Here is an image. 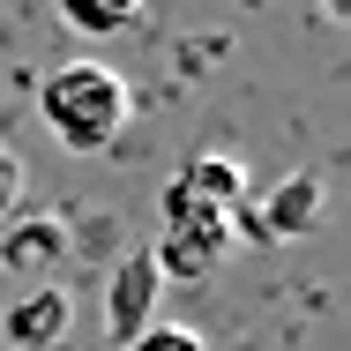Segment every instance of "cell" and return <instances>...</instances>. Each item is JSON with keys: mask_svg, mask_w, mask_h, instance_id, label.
<instances>
[{"mask_svg": "<svg viewBox=\"0 0 351 351\" xmlns=\"http://www.w3.org/2000/svg\"><path fill=\"white\" fill-rule=\"evenodd\" d=\"M128 112H135V90H128V75L105 68V60H60L38 82V128L60 142L68 157L112 149L120 128H128Z\"/></svg>", "mask_w": 351, "mask_h": 351, "instance_id": "cell-1", "label": "cell"}, {"mask_svg": "<svg viewBox=\"0 0 351 351\" xmlns=\"http://www.w3.org/2000/svg\"><path fill=\"white\" fill-rule=\"evenodd\" d=\"M157 210H165V239H149L157 277H172V284H210L217 269H224V254H232V210L202 202L180 172L165 180Z\"/></svg>", "mask_w": 351, "mask_h": 351, "instance_id": "cell-2", "label": "cell"}, {"mask_svg": "<svg viewBox=\"0 0 351 351\" xmlns=\"http://www.w3.org/2000/svg\"><path fill=\"white\" fill-rule=\"evenodd\" d=\"M157 299H165L157 254H149V247H128V254L112 262V277H105V337H112V351L135 344L142 329L157 322Z\"/></svg>", "mask_w": 351, "mask_h": 351, "instance_id": "cell-3", "label": "cell"}, {"mask_svg": "<svg viewBox=\"0 0 351 351\" xmlns=\"http://www.w3.org/2000/svg\"><path fill=\"white\" fill-rule=\"evenodd\" d=\"M75 329V299L60 284H30L23 299L0 306V344L8 351H60Z\"/></svg>", "mask_w": 351, "mask_h": 351, "instance_id": "cell-4", "label": "cell"}, {"mask_svg": "<svg viewBox=\"0 0 351 351\" xmlns=\"http://www.w3.org/2000/svg\"><path fill=\"white\" fill-rule=\"evenodd\" d=\"M314 224H322V180H314V172H284L277 187H269V202H262V210H247V232H254L262 247L306 239Z\"/></svg>", "mask_w": 351, "mask_h": 351, "instance_id": "cell-5", "label": "cell"}, {"mask_svg": "<svg viewBox=\"0 0 351 351\" xmlns=\"http://www.w3.org/2000/svg\"><path fill=\"white\" fill-rule=\"evenodd\" d=\"M180 180H187L202 202H217V210H239V202H247V165H239V157H224V149L187 157V165H180Z\"/></svg>", "mask_w": 351, "mask_h": 351, "instance_id": "cell-6", "label": "cell"}, {"mask_svg": "<svg viewBox=\"0 0 351 351\" xmlns=\"http://www.w3.org/2000/svg\"><path fill=\"white\" fill-rule=\"evenodd\" d=\"M60 23L82 30V38H120V30H135L142 8H105V0H60Z\"/></svg>", "mask_w": 351, "mask_h": 351, "instance_id": "cell-7", "label": "cell"}, {"mask_svg": "<svg viewBox=\"0 0 351 351\" xmlns=\"http://www.w3.org/2000/svg\"><path fill=\"white\" fill-rule=\"evenodd\" d=\"M120 351H210V344H202L195 329H180V322H149L135 344H120Z\"/></svg>", "mask_w": 351, "mask_h": 351, "instance_id": "cell-8", "label": "cell"}, {"mask_svg": "<svg viewBox=\"0 0 351 351\" xmlns=\"http://www.w3.org/2000/svg\"><path fill=\"white\" fill-rule=\"evenodd\" d=\"M38 254H60V224H23L0 262H38Z\"/></svg>", "mask_w": 351, "mask_h": 351, "instance_id": "cell-9", "label": "cell"}, {"mask_svg": "<svg viewBox=\"0 0 351 351\" xmlns=\"http://www.w3.org/2000/svg\"><path fill=\"white\" fill-rule=\"evenodd\" d=\"M23 187H30V172H23V157L15 149H0V224L23 210Z\"/></svg>", "mask_w": 351, "mask_h": 351, "instance_id": "cell-10", "label": "cell"}]
</instances>
